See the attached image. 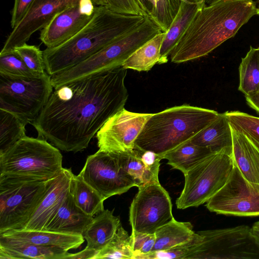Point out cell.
<instances>
[{"mask_svg": "<svg viewBox=\"0 0 259 259\" xmlns=\"http://www.w3.org/2000/svg\"><path fill=\"white\" fill-rule=\"evenodd\" d=\"M225 113L232 129L245 135L259 148V117L238 111Z\"/></svg>", "mask_w": 259, "mask_h": 259, "instance_id": "d6a6232c", "label": "cell"}, {"mask_svg": "<svg viewBox=\"0 0 259 259\" xmlns=\"http://www.w3.org/2000/svg\"><path fill=\"white\" fill-rule=\"evenodd\" d=\"M94 3L96 6H106L107 2L106 0H95Z\"/></svg>", "mask_w": 259, "mask_h": 259, "instance_id": "7bdbcfd3", "label": "cell"}, {"mask_svg": "<svg viewBox=\"0 0 259 259\" xmlns=\"http://www.w3.org/2000/svg\"><path fill=\"white\" fill-rule=\"evenodd\" d=\"M205 3V0L193 2L183 0L179 11L163 39L160 57L158 64L166 63L168 57L179 40L181 34L194 17L197 11Z\"/></svg>", "mask_w": 259, "mask_h": 259, "instance_id": "cb8c5ba5", "label": "cell"}, {"mask_svg": "<svg viewBox=\"0 0 259 259\" xmlns=\"http://www.w3.org/2000/svg\"><path fill=\"white\" fill-rule=\"evenodd\" d=\"M34 0H15L12 11L11 27L14 28L23 18Z\"/></svg>", "mask_w": 259, "mask_h": 259, "instance_id": "f35d334b", "label": "cell"}, {"mask_svg": "<svg viewBox=\"0 0 259 259\" xmlns=\"http://www.w3.org/2000/svg\"><path fill=\"white\" fill-rule=\"evenodd\" d=\"M113 212L104 209L94 217L82 235L87 242L86 247L98 252L112 239L121 225L119 217Z\"/></svg>", "mask_w": 259, "mask_h": 259, "instance_id": "603a6c76", "label": "cell"}, {"mask_svg": "<svg viewBox=\"0 0 259 259\" xmlns=\"http://www.w3.org/2000/svg\"><path fill=\"white\" fill-rule=\"evenodd\" d=\"M97 251L85 247L81 251L75 253H69L66 259H94Z\"/></svg>", "mask_w": 259, "mask_h": 259, "instance_id": "ab89813d", "label": "cell"}, {"mask_svg": "<svg viewBox=\"0 0 259 259\" xmlns=\"http://www.w3.org/2000/svg\"><path fill=\"white\" fill-rule=\"evenodd\" d=\"M126 74L121 65L54 88L31 123L38 137L62 151L86 149L105 122L124 108Z\"/></svg>", "mask_w": 259, "mask_h": 259, "instance_id": "6da1fadb", "label": "cell"}, {"mask_svg": "<svg viewBox=\"0 0 259 259\" xmlns=\"http://www.w3.org/2000/svg\"><path fill=\"white\" fill-rule=\"evenodd\" d=\"M0 73L17 77H34L42 76L33 72L28 69L22 59L14 51L0 54Z\"/></svg>", "mask_w": 259, "mask_h": 259, "instance_id": "836d02e7", "label": "cell"}, {"mask_svg": "<svg viewBox=\"0 0 259 259\" xmlns=\"http://www.w3.org/2000/svg\"><path fill=\"white\" fill-rule=\"evenodd\" d=\"M130 235L121 224L110 242L99 251L94 259H133Z\"/></svg>", "mask_w": 259, "mask_h": 259, "instance_id": "1f68e13d", "label": "cell"}, {"mask_svg": "<svg viewBox=\"0 0 259 259\" xmlns=\"http://www.w3.org/2000/svg\"><path fill=\"white\" fill-rule=\"evenodd\" d=\"M0 240L56 246L69 251L77 249L84 242L82 235L26 230H14L0 233Z\"/></svg>", "mask_w": 259, "mask_h": 259, "instance_id": "ac0fdd59", "label": "cell"}, {"mask_svg": "<svg viewBox=\"0 0 259 259\" xmlns=\"http://www.w3.org/2000/svg\"><path fill=\"white\" fill-rule=\"evenodd\" d=\"M129 211L132 231L154 234L156 231L174 218L168 193L160 182L138 188Z\"/></svg>", "mask_w": 259, "mask_h": 259, "instance_id": "8fae6325", "label": "cell"}, {"mask_svg": "<svg viewBox=\"0 0 259 259\" xmlns=\"http://www.w3.org/2000/svg\"><path fill=\"white\" fill-rule=\"evenodd\" d=\"M165 32H161L135 51L122 64L125 69L148 71L158 64Z\"/></svg>", "mask_w": 259, "mask_h": 259, "instance_id": "4316f807", "label": "cell"}, {"mask_svg": "<svg viewBox=\"0 0 259 259\" xmlns=\"http://www.w3.org/2000/svg\"><path fill=\"white\" fill-rule=\"evenodd\" d=\"M162 32L150 17L78 64L51 76L53 88L121 66L139 47Z\"/></svg>", "mask_w": 259, "mask_h": 259, "instance_id": "5b68a950", "label": "cell"}, {"mask_svg": "<svg viewBox=\"0 0 259 259\" xmlns=\"http://www.w3.org/2000/svg\"><path fill=\"white\" fill-rule=\"evenodd\" d=\"M68 251L56 246L0 240V259H66Z\"/></svg>", "mask_w": 259, "mask_h": 259, "instance_id": "44dd1931", "label": "cell"}, {"mask_svg": "<svg viewBox=\"0 0 259 259\" xmlns=\"http://www.w3.org/2000/svg\"><path fill=\"white\" fill-rule=\"evenodd\" d=\"M96 6L92 0H80L64 10L41 29L40 39L47 48L56 47L65 42L90 22Z\"/></svg>", "mask_w": 259, "mask_h": 259, "instance_id": "9a60e30c", "label": "cell"}, {"mask_svg": "<svg viewBox=\"0 0 259 259\" xmlns=\"http://www.w3.org/2000/svg\"><path fill=\"white\" fill-rule=\"evenodd\" d=\"M53 90L51 76L47 73L34 77H17L0 73V109L31 123Z\"/></svg>", "mask_w": 259, "mask_h": 259, "instance_id": "9c48e42d", "label": "cell"}, {"mask_svg": "<svg viewBox=\"0 0 259 259\" xmlns=\"http://www.w3.org/2000/svg\"><path fill=\"white\" fill-rule=\"evenodd\" d=\"M258 2H259V0H258Z\"/></svg>", "mask_w": 259, "mask_h": 259, "instance_id": "bcb514c9", "label": "cell"}, {"mask_svg": "<svg viewBox=\"0 0 259 259\" xmlns=\"http://www.w3.org/2000/svg\"><path fill=\"white\" fill-rule=\"evenodd\" d=\"M70 193L75 204L90 215L94 217L104 209V200L79 174L72 177Z\"/></svg>", "mask_w": 259, "mask_h": 259, "instance_id": "f1b7e54d", "label": "cell"}, {"mask_svg": "<svg viewBox=\"0 0 259 259\" xmlns=\"http://www.w3.org/2000/svg\"><path fill=\"white\" fill-rule=\"evenodd\" d=\"M79 175L104 200L136 186L134 180L122 167L117 153L99 149L87 157Z\"/></svg>", "mask_w": 259, "mask_h": 259, "instance_id": "7c38bea8", "label": "cell"}, {"mask_svg": "<svg viewBox=\"0 0 259 259\" xmlns=\"http://www.w3.org/2000/svg\"><path fill=\"white\" fill-rule=\"evenodd\" d=\"M131 242L134 253L133 259L139 254L151 252L155 242V234H147L132 231Z\"/></svg>", "mask_w": 259, "mask_h": 259, "instance_id": "74e56055", "label": "cell"}, {"mask_svg": "<svg viewBox=\"0 0 259 259\" xmlns=\"http://www.w3.org/2000/svg\"><path fill=\"white\" fill-rule=\"evenodd\" d=\"M252 236L259 248V221L255 222L251 228Z\"/></svg>", "mask_w": 259, "mask_h": 259, "instance_id": "b9f144b4", "label": "cell"}, {"mask_svg": "<svg viewBox=\"0 0 259 259\" xmlns=\"http://www.w3.org/2000/svg\"><path fill=\"white\" fill-rule=\"evenodd\" d=\"M55 178L0 176V233L24 228Z\"/></svg>", "mask_w": 259, "mask_h": 259, "instance_id": "52a82bcc", "label": "cell"}, {"mask_svg": "<svg viewBox=\"0 0 259 259\" xmlns=\"http://www.w3.org/2000/svg\"><path fill=\"white\" fill-rule=\"evenodd\" d=\"M238 90L245 97L259 95V47H250L239 67Z\"/></svg>", "mask_w": 259, "mask_h": 259, "instance_id": "f546056e", "label": "cell"}, {"mask_svg": "<svg viewBox=\"0 0 259 259\" xmlns=\"http://www.w3.org/2000/svg\"><path fill=\"white\" fill-rule=\"evenodd\" d=\"M207 208L218 214L239 217L259 215V184L250 182L234 162L224 186L210 198Z\"/></svg>", "mask_w": 259, "mask_h": 259, "instance_id": "4fadbf2b", "label": "cell"}, {"mask_svg": "<svg viewBox=\"0 0 259 259\" xmlns=\"http://www.w3.org/2000/svg\"><path fill=\"white\" fill-rule=\"evenodd\" d=\"M219 114L213 110L188 104L152 114L136 139L135 147L153 151L162 157L167 152L190 140Z\"/></svg>", "mask_w": 259, "mask_h": 259, "instance_id": "277c9868", "label": "cell"}, {"mask_svg": "<svg viewBox=\"0 0 259 259\" xmlns=\"http://www.w3.org/2000/svg\"><path fill=\"white\" fill-rule=\"evenodd\" d=\"M141 15L114 12L97 6L90 22L65 42L43 51L45 70L50 76L83 62L144 20Z\"/></svg>", "mask_w": 259, "mask_h": 259, "instance_id": "3957f363", "label": "cell"}, {"mask_svg": "<svg viewBox=\"0 0 259 259\" xmlns=\"http://www.w3.org/2000/svg\"><path fill=\"white\" fill-rule=\"evenodd\" d=\"M105 7L118 13L148 17L139 0H106Z\"/></svg>", "mask_w": 259, "mask_h": 259, "instance_id": "8d00e7d4", "label": "cell"}, {"mask_svg": "<svg viewBox=\"0 0 259 259\" xmlns=\"http://www.w3.org/2000/svg\"><path fill=\"white\" fill-rule=\"evenodd\" d=\"M71 168H63L23 229L45 231L46 227L70 194Z\"/></svg>", "mask_w": 259, "mask_h": 259, "instance_id": "e0dca14e", "label": "cell"}, {"mask_svg": "<svg viewBox=\"0 0 259 259\" xmlns=\"http://www.w3.org/2000/svg\"><path fill=\"white\" fill-rule=\"evenodd\" d=\"M247 104L259 113V95L245 97Z\"/></svg>", "mask_w": 259, "mask_h": 259, "instance_id": "60d3db41", "label": "cell"}, {"mask_svg": "<svg viewBox=\"0 0 259 259\" xmlns=\"http://www.w3.org/2000/svg\"><path fill=\"white\" fill-rule=\"evenodd\" d=\"M234 165L233 151L213 153L184 174L183 189L176 201L178 209L197 207L219 191L229 179Z\"/></svg>", "mask_w": 259, "mask_h": 259, "instance_id": "ba28073f", "label": "cell"}, {"mask_svg": "<svg viewBox=\"0 0 259 259\" xmlns=\"http://www.w3.org/2000/svg\"><path fill=\"white\" fill-rule=\"evenodd\" d=\"M152 115L133 112L123 108L110 117L97 132L99 149L113 153L134 149L136 139Z\"/></svg>", "mask_w": 259, "mask_h": 259, "instance_id": "5bb4252c", "label": "cell"}, {"mask_svg": "<svg viewBox=\"0 0 259 259\" xmlns=\"http://www.w3.org/2000/svg\"><path fill=\"white\" fill-rule=\"evenodd\" d=\"M121 164L133 178L138 188L148 184L159 182V168L151 167L142 160L140 151L137 148L121 153H117Z\"/></svg>", "mask_w": 259, "mask_h": 259, "instance_id": "83f0119b", "label": "cell"}, {"mask_svg": "<svg viewBox=\"0 0 259 259\" xmlns=\"http://www.w3.org/2000/svg\"><path fill=\"white\" fill-rule=\"evenodd\" d=\"M193 144L218 152L227 149L233 151L231 125L225 114L219 113L217 118L191 140Z\"/></svg>", "mask_w": 259, "mask_h": 259, "instance_id": "7402d4cb", "label": "cell"}, {"mask_svg": "<svg viewBox=\"0 0 259 259\" xmlns=\"http://www.w3.org/2000/svg\"><path fill=\"white\" fill-rule=\"evenodd\" d=\"M257 14L259 15V8H257Z\"/></svg>", "mask_w": 259, "mask_h": 259, "instance_id": "ee69618b", "label": "cell"}, {"mask_svg": "<svg viewBox=\"0 0 259 259\" xmlns=\"http://www.w3.org/2000/svg\"><path fill=\"white\" fill-rule=\"evenodd\" d=\"M201 237L187 259L259 258V248L246 225L197 232Z\"/></svg>", "mask_w": 259, "mask_h": 259, "instance_id": "30bf717a", "label": "cell"}, {"mask_svg": "<svg viewBox=\"0 0 259 259\" xmlns=\"http://www.w3.org/2000/svg\"><path fill=\"white\" fill-rule=\"evenodd\" d=\"M232 132L235 163L247 180L259 184V148L243 134Z\"/></svg>", "mask_w": 259, "mask_h": 259, "instance_id": "ffe728a7", "label": "cell"}, {"mask_svg": "<svg viewBox=\"0 0 259 259\" xmlns=\"http://www.w3.org/2000/svg\"><path fill=\"white\" fill-rule=\"evenodd\" d=\"M213 153L215 152L210 149L195 145L189 140L165 153L162 158L166 159L167 164L172 168L184 175Z\"/></svg>", "mask_w": 259, "mask_h": 259, "instance_id": "484cf974", "label": "cell"}, {"mask_svg": "<svg viewBox=\"0 0 259 259\" xmlns=\"http://www.w3.org/2000/svg\"><path fill=\"white\" fill-rule=\"evenodd\" d=\"M155 242L151 251L164 250L187 243L196 235L190 222H179L174 218L155 232Z\"/></svg>", "mask_w": 259, "mask_h": 259, "instance_id": "d4e9b609", "label": "cell"}, {"mask_svg": "<svg viewBox=\"0 0 259 259\" xmlns=\"http://www.w3.org/2000/svg\"><path fill=\"white\" fill-rule=\"evenodd\" d=\"M257 13L253 0H205L171 51V61L180 63L208 55Z\"/></svg>", "mask_w": 259, "mask_h": 259, "instance_id": "7a4b0ae2", "label": "cell"}, {"mask_svg": "<svg viewBox=\"0 0 259 259\" xmlns=\"http://www.w3.org/2000/svg\"><path fill=\"white\" fill-rule=\"evenodd\" d=\"M93 218L75 204L70 193L45 231L82 235Z\"/></svg>", "mask_w": 259, "mask_h": 259, "instance_id": "d6986e66", "label": "cell"}, {"mask_svg": "<svg viewBox=\"0 0 259 259\" xmlns=\"http://www.w3.org/2000/svg\"><path fill=\"white\" fill-rule=\"evenodd\" d=\"M92 1H93V2H94V1H95V0H92Z\"/></svg>", "mask_w": 259, "mask_h": 259, "instance_id": "f6af8a7d", "label": "cell"}, {"mask_svg": "<svg viewBox=\"0 0 259 259\" xmlns=\"http://www.w3.org/2000/svg\"><path fill=\"white\" fill-rule=\"evenodd\" d=\"M13 51L19 55L31 71L39 75H43L47 73L43 51L38 47L25 43L15 48Z\"/></svg>", "mask_w": 259, "mask_h": 259, "instance_id": "d590c367", "label": "cell"}, {"mask_svg": "<svg viewBox=\"0 0 259 259\" xmlns=\"http://www.w3.org/2000/svg\"><path fill=\"white\" fill-rule=\"evenodd\" d=\"M62 158L59 149L47 140L26 136L0 155V176L49 180L61 171Z\"/></svg>", "mask_w": 259, "mask_h": 259, "instance_id": "8992f818", "label": "cell"}, {"mask_svg": "<svg viewBox=\"0 0 259 259\" xmlns=\"http://www.w3.org/2000/svg\"><path fill=\"white\" fill-rule=\"evenodd\" d=\"M201 239V236L196 235L191 241L168 249L151 251L136 256L134 259H187L193 246Z\"/></svg>", "mask_w": 259, "mask_h": 259, "instance_id": "e575fe53", "label": "cell"}, {"mask_svg": "<svg viewBox=\"0 0 259 259\" xmlns=\"http://www.w3.org/2000/svg\"><path fill=\"white\" fill-rule=\"evenodd\" d=\"M80 0H34L26 14L13 29L0 54L13 51L36 31L45 27L59 13Z\"/></svg>", "mask_w": 259, "mask_h": 259, "instance_id": "2e32d148", "label": "cell"}, {"mask_svg": "<svg viewBox=\"0 0 259 259\" xmlns=\"http://www.w3.org/2000/svg\"><path fill=\"white\" fill-rule=\"evenodd\" d=\"M27 124L16 115L0 109V155L26 136Z\"/></svg>", "mask_w": 259, "mask_h": 259, "instance_id": "4dcf8cb0", "label": "cell"}]
</instances>
